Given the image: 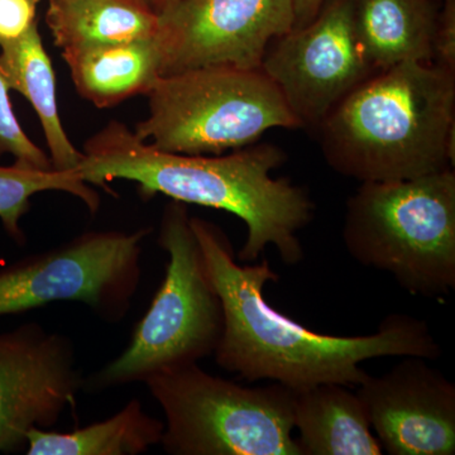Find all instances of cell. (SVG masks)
<instances>
[{
    "mask_svg": "<svg viewBox=\"0 0 455 455\" xmlns=\"http://www.w3.org/2000/svg\"><path fill=\"white\" fill-rule=\"evenodd\" d=\"M209 276L223 305V334L214 352L218 366L250 382L271 379L298 392L323 383L361 385V364L382 357L436 361L442 348L429 325L418 317L392 314L374 334L337 337L311 331L275 310L263 289L280 276L267 259L236 263L235 250L217 224L191 217Z\"/></svg>",
    "mask_w": 455,
    "mask_h": 455,
    "instance_id": "cell-1",
    "label": "cell"
},
{
    "mask_svg": "<svg viewBox=\"0 0 455 455\" xmlns=\"http://www.w3.org/2000/svg\"><path fill=\"white\" fill-rule=\"evenodd\" d=\"M75 172L106 188L114 180L139 185L140 196L171 197L235 215L247 227L239 259H259L274 245L286 265L304 259L299 232L313 220L315 204L304 188L272 172L287 156L272 143H254L230 154L182 155L148 145L127 125L110 122L86 140Z\"/></svg>",
    "mask_w": 455,
    "mask_h": 455,
    "instance_id": "cell-2",
    "label": "cell"
},
{
    "mask_svg": "<svg viewBox=\"0 0 455 455\" xmlns=\"http://www.w3.org/2000/svg\"><path fill=\"white\" fill-rule=\"evenodd\" d=\"M313 132L326 164L361 182L453 169L455 73L434 62L377 71Z\"/></svg>",
    "mask_w": 455,
    "mask_h": 455,
    "instance_id": "cell-3",
    "label": "cell"
},
{
    "mask_svg": "<svg viewBox=\"0 0 455 455\" xmlns=\"http://www.w3.org/2000/svg\"><path fill=\"white\" fill-rule=\"evenodd\" d=\"M343 241L362 266L424 298L455 287V172L362 182L347 202Z\"/></svg>",
    "mask_w": 455,
    "mask_h": 455,
    "instance_id": "cell-4",
    "label": "cell"
},
{
    "mask_svg": "<svg viewBox=\"0 0 455 455\" xmlns=\"http://www.w3.org/2000/svg\"><path fill=\"white\" fill-rule=\"evenodd\" d=\"M158 244L169 254L163 283L130 344L118 357L84 377L83 391L145 383L156 374L199 363L214 355L224 314L197 241L187 204L164 206Z\"/></svg>",
    "mask_w": 455,
    "mask_h": 455,
    "instance_id": "cell-5",
    "label": "cell"
},
{
    "mask_svg": "<svg viewBox=\"0 0 455 455\" xmlns=\"http://www.w3.org/2000/svg\"><path fill=\"white\" fill-rule=\"evenodd\" d=\"M147 97L148 116L134 134L172 154L223 155L254 145L274 128H301L260 68H191L161 76Z\"/></svg>",
    "mask_w": 455,
    "mask_h": 455,
    "instance_id": "cell-6",
    "label": "cell"
},
{
    "mask_svg": "<svg viewBox=\"0 0 455 455\" xmlns=\"http://www.w3.org/2000/svg\"><path fill=\"white\" fill-rule=\"evenodd\" d=\"M145 385L164 412L167 454L301 455L292 436L295 391L281 383L244 387L196 363Z\"/></svg>",
    "mask_w": 455,
    "mask_h": 455,
    "instance_id": "cell-7",
    "label": "cell"
},
{
    "mask_svg": "<svg viewBox=\"0 0 455 455\" xmlns=\"http://www.w3.org/2000/svg\"><path fill=\"white\" fill-rule=\"evenodd\" d=\"M149 228L88 232L0 271V316L80 302L108 323L124 319L140 283Z\"/></svg>",
    "mask_w": 455,
    "mask_h": 455,
    "instance_id": "cell-8",
    "label": "cell"
},
{
    "mask_svg": "<svg viewBox=\"0 0 455 455\" xmlns=\"http://www.w3.org/2000/svg\"><path fill=\"white\" fill-rule=\"evenodd\" d=\"M355 0H325L309 23L271 42L260 70L301 128L314 131L359 84L377 73L359 41Z\"/></svg>",
    "mask_w": 455,
    "mask_h": 455,
    "instance_id": "cell-9",
    "label": "cell"
},
{
    "mask_svg": "<svg viewBox=\"0 0 455 455\" xmlns=\"http://www.w3.org/2000/svg\"><path fill=\"white\" fill-rule=\"evenodd\" d=\"M293 26V0H180L160 16L161 76L205 66L256 70Z\"/></svg>",
    "mask_w": 455,
    "mask_h": 455,
    "instance_id": "cell-10",
    "label": "cell"
},
{
    "mask_svg": "<svg viewBox=\"0 0 455 455\" xmlns=\"http://www.w3.org/2000/svg\"><path fill=\"white\" fill-rule=\"evenodd\" d=\"M83 379L71 338L36 323L0 334V453L26 448L35 427L52 429Z\"/></svg>",
    "mask_w": 455,
    "mask_h": 455,
    "instance_id": "cell-11",
    "label": "cell"
},
{
    "mask_svg": "<svg viewBox=\"0 0 455 455\" xmlns=\"http://www.w3.org/2000/svg\"><path fill=\"white\" fill-rule=\"evenodd\" d=\"M401 358L357 386L379 444L391 455L455 454L454 383L427 359Z\"/></svg>",
    "mask_w": 455,
    "mask_h": 455,
    "instance_id": "cell-12",
    "label": "cell"
},
{
    "mask_svg": "<svg viewBox=\"0 0 455 455\" xmlns=\"http://www.w3.org/2000/svg\"><path fill=\"white\" fill-rule=\"evenodd\" d=\"M293 427L301 455H381V444L357 392L323 383L295 392Z\"/></svg>",
    "mask_w": 455,
    "mask_h": 455,
    "instance_id": "cell-13",
    "label": "cell"
},
{
    "mask_svg": "<svg viewBox=\"0 0 455 455\" xmlns=\"http://www.w3.org/2000/svg\"><path fill=\"white\" fill-rule=\"evenodd\" d=\"M438 13L436 0H355V29L374 70L434 62Z\"/></svg>",
    "mask_w": 455,
    "mask_h": 455,
    "instance_id": "cell-14",
    "label": "cell"
},
{
    "mask_svg": "<svg viewBox=\"0 0 455 455\" xmlns=\"http://www.w3.org/2000/svg\"><path fill=\"white\" fill-rule=\"evenodd\" d=\"M80 97L97 108L147 95L161 77L157 36L148 40L62 51Z\"/></svg>",
    "mask_w": 455,
    "mask_h": 455,
    "instance_id": "cell-15",
    "label": "cell"
},
{
    "mask_svg": "<svg viewBox=\"0 0 455 455\" xmlns=\"http://www.w3.org/2000/svg\"><path fill=\"white\" fill-rule=\"evenodd\" d=\"M0 73L8 88L22 94L37 113L53 170L75 172L84 155L68 140L60 119L56 75L37 22L18 40L0 44Z\"/></svg>",
    "mask_w": 455,
    "mask_h": 455,
    "instance_id": "cell-16",
    "label": "cell"
},
{
    "mask_svg": "<svg viewBox=\"0 0 455 455\" xmlns=\"http://www.w3.org/2000/svg\"><path fill=\"white\" fill-rule=\"evenodd\" d=\"M46 22L62 51L148 40L160 28L142 0H49Z\"/></svg>",
    "mask_w": 455,
    "mask_h": 455,
    "instance_id": "cell-17",
    "label": "cell"
},
{
    "mask_svg": "<svg viewBox=\"0 0 455 455\" xmlns=\"http://www.w3.org/2000/svg\"><path fill=\"white\" fill-rule=\"evenodd\" d=\"M164 421L132 398L106 420L71 433L35 427L27 434V455H140L160 444Z\"/></svg>",
    "mask_w": 455,
    "mask_h": 455,
    "instance_id": "cell-18",
    "label": "cell"
},
{
    "mask_svg": "<svg viewBox=\"0 0 455 455\" xmlns=\"http://www.w3.org/2000/svg\"><path fill=\"white\" fill-rule=\"evenodd\" d=\"M44 191H64L80 200L92 212L99 209V196L76 172L37 170L16 164L0 166V220L12 239L25 243L20 220L31 208V199Z\"/></svg>",
    "mask_w": 455,
    "mask_h": 455,
    "instance_id": "cell-19",
    "label": "cell"
},
{
    "mask_svg": "<svg viewBox=\"0 0 455 455\" xmlns=\"http://www.w3.org/2000/svg\"><path fill=\"white\" fill-rule=\"evenodd\" d=\"M7 82L0 73V157L11 155L16 164L37 170H53L50 156L35 145L18 122Z\"/></svg>",
    "mask_w": 455,
    "mask_h": 455,
    "instance_id": "cell-20",
    "label": "cell"
},
{
    "mask_svg": "<svg viewBox=\"0 0 455 455\" xmlns=\"http://www.w3.org/2000/svg\"><path fill=\"white\" fill-rule=\"evenodd\" d=\"M41 0H0V44L14 41L37 20V7Z\"/></svg>",
    "mask_w": 455,
    "mask_h": 455,
    "instance_id": "cell-21",
    "label": "cell"
},
{
    "mask_svg": "<svg viewBox=\"0 0 455 455\" xmlns=\"http://www.w3.org/2000/svg\"><path fill=\"white\" fill-rule=\"evenodd\" d=\"M434 64L455 73V0H442L439 4Z\"/></svg>",
    "mask_w": 455,
    "mask_h": 455,
    "instance_id": "cell-22",
    "label": "cell"
},
{
    "mask_svg": "<svg viewBox=\"0 0 455 455\" xmlns=\"http://www.w3.org/2000/svg\"><path fill=\"white\" fill-rule=\"evenodd\" d=\"M325 0H293L295 9V26L301 27L316 17Z\"/></svg>",
    "mask_w": 455,
    "mask_h": 455,
    "instance_id": "cell-23",
    "label": "cell"
},
{
    "mask_svg": "<svg viewBox=\"0 0 455 455\" xmlns=\"http://www.w3.org/2000/svg\"><path fill=\"white\" fill-rule=\"evenodd\" d=\"M147 7L151 8L157 16H161L167 9L175 5L180 0H142Z\"/></svg>",
    "mask_w": 455,
    "mask_h": 455,
    "instance_id": "cell-24",
    "label": "cell"
}]
</instances>
